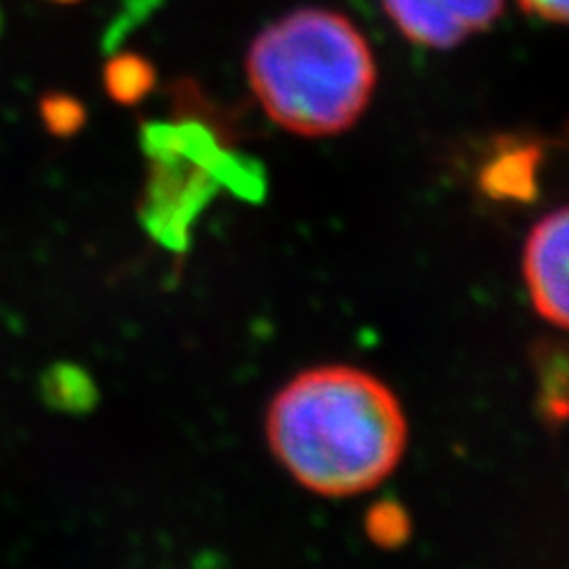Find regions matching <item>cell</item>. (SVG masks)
Wrapping results in <instances>:
<instances>
[{
    "mask_svg": "<svg viewBox=\"0 0 569 569\" xmlns=\"http://www.w3.org/2000/svg\"><path fill=\"white\" fill-rule=\"evenodd\" d=\"M266 437L297 485L326 498L380 487L408 447V420L382 380L353 366L299 372L273 397Z\"/></svg>",
    "mask_w": 569,
    "mask_h": 569,
    "instance_id": "1",
    "label": "cell"
},
{
    "mask_svg": "<svg viewBox=\"0 0 569 569\" xmlns=\"http://www.w3.org/2000/svg\"><path fill=\"white\" fill-rule=\"evenodd\" d=\"M247 81L280 129L337 136L363 117L378 86L376 56L349 17L301 8L266 27L249 46Z\"/></svg>",
    "mask_w": 569,
    "mask_h": 569,
    "instance_id": "2",
    "label": "cell"
},
{
    "mask_svg": "<svg viewBox=\"0 0 569 569\" xmlns=\"http://www.w3.org/2000/svg\"><path fill=\"white\" fill-rule=\"evenodd\" d=\"M142 194L140 217L150 236L173 252L188 247L190 226L221 188L217 176L198 159L176 152H154Z\"/></svg>",
    "mask_w": 569,
    "mask_h": 569,
    "instance_id": "3",
    "label": "cell"
},
{
    "mask_svg": "<svg viewBox=\"0 0 569 569\" xmlns=\"http://www.w3.org/2000/svg\"><path fill=\"white\" fill-rule=\"evenodd\" d=\"M395 27L416 46L451 50L472 33L491 29L503 0H382Z\"/></svg>",
    "mask_w": 569,
    "mask_h": 569,
    "instance_id": "4",
    "label": "cell"
},
{
    "mask_svg": "<svg viewBox=\"0 0 569 569\" xmlns=\"http://www.w3.org/2000/svg\"><path fill=\"white\" fill-rule=\"evenodd\" d=\"M567 236L569 221L567 209L560 207L531 228L525 242L522 276L537 313L553 323L567 328L569 295H567Z\"/></svg>",
    "mask_w": 569,
    "mask_h": 569,
    "instance_id": "5",
    "label": "cell"
},
{
    "mask_svg": "<svg viewBox=\"0 0 569 569\" xmlns=\"http://www.w3.org/2000/svg\"><path fill=\"white\" fill-rule=\"evenodd\" d=\"M541 148L531 140H506L479 171V188L498 202H533L539 194Z\"/></svg>",
    "mask_w": 569,
    "mask_h": 569,
    "instance_id": "6",
    "label": "cell"
},
{
    "mask_svg": "<svg viewBox=\"0 0 569 569\" xmlns=\"http://www.w3.org/2000/svg\"><path fill=\"white\" fill-rule=\"evenodd\" d=\"M39 389L46 406L69 416H83L98 403L96 380L77 363H52L41 376Z\"/></svg>",
    "mask_w": 569,
    "mask_h": 569,
    "instance_id": "7",
    "label": "cell"
},
{
    "mask_svg": "<svg viewBox=\"0 0 569 569\" xmlns=\"http://www.w3.org/2000/svg\"><path fill=\"white\" fill-rule=\"evenodd\" d=\"M104 91L114 102L133 107L146 100L157 83V71L150 60L138 52H114L102 69Z\"/></svg>",
    "mask_w": 569,
    "mask_h": 569,
    "instance_id": "8",
    "label": "cell"
},
{
    "mask_svg": "<svg viewBox=\"0 0 569 569\" xmlns=\"http://www.w3.org/2000/svg\"><path fill=\"white\" fill-rule=\"evenodd\" d=\"M533 361L541 378V416L560 427L567 418V351L558 342H543L533 351Z\"/></svg>",
    "mask_w": 569,
    "mask_h": 569,
    "instance_id": "9",
    "label": "cell"
},
{
    "mask_svg": "<svg viewBox=\"0 0 569 569\" xmlns=\"http://www.w3.org/2000/svg\"><path fill=\"white\" fill-rule=\"evenodd\" d=\"M363 527H366V537L385 550L401 548L408 539H411V531H413L411 515L406 512L401 503L391 501V498H385V501H378L368 508Z\"/></svg>",
    "mask_w": 569,
    "mask_h": 569,
    "instance_id": "10",
    "label": "cell"
},
{
    "mask_svg": "<svg viewBox=\"0 0 569 569\" xmlns=\"http://www.w3.org/2000/svg\"><path fill=\"white\" fill-rule=\"evenodd\" d=\"M41 121L50 136L71 138L86 123V107L79 98L69 93H46L39 102Z\"/></svg>",
    "mask_w": 569,
    "mask_h": 569,
    "instance_id": "11",
    "label": "cell"
},
{
    "mask_svg": "<svg viewBox=\"0 0 569 569\" xmlns=\"http://www.w3.org/2000/svg\"><path fill=\"white\" fill-rule=\"evenodd\" d=\"M518 3L527 14L539 17L543 22H567V0H518Z\"/></svg>",
    "mask_w": 569,
    "mask_h": 569,
    "instance_id": "12",
    "label": "cell"
},
{
    "mask_svg": "<svg viewBox=\"0 0 569 569\" xmlns=\"http://www.w3.org/2000/svg\"><path fill=\"white\" fill-rule=\"evenodd\" d=\"M50 3H64V6H69V3H79V0H50Z\"/></svg>",
    "mask_w": 569,
    "mask_h": 569,
    "instance_id": "13",
    "label": "cell"
},
{
    "mask_svg": "<svg viewBox=\"0 0 569 569\" xmlns=\"http://www.w3.org/2000/svg\"><path fill=\"white\" fill-rule=\"evenodd\" d=\"M0 29H3V12H0Z\"/></svg>",
    "mask_w": 569,
    "mask_h": 569,
    "instance_id": "14",
    "label": "cell"
}]
</instances>
